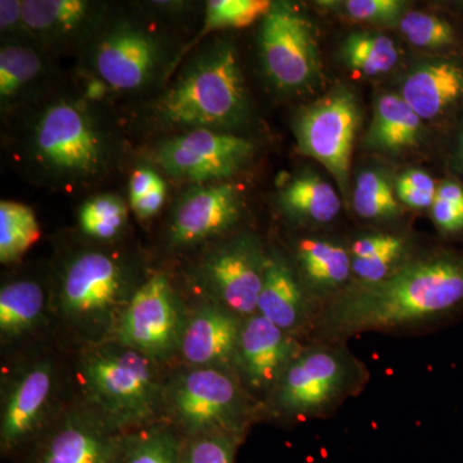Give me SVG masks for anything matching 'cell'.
Returning a JSON list of instances; mask_svg holds the SVG:
<instances>
[{
  "instance_id": "6da1fadb",
  "label": "cell",
  "mask_w": 463,
  "mask_h": 463,
  "mask_svg": "<svg viewBox=\"0 0 463 463\" xmlns=\"http://www.w3.org/2000/svg\"><path fill=\"white\" fill-rule=\"evenodd\" d=\"M463 303V252L440 251L402 265L383 281L337 298L326 326L336 335L429 321Z\"/></svg>"
},
{
  "instance_id": "7a4b0ae2",
  "label": "cell",
  "mask_w": 463,
  "mask_h": 463,
  "mask_svg": "<svg viewBox=\"0 0 463 463\" xmlns=\"http://www.w3.org/2000/svg\"><path fill=\"white\" fill-rule=\"evenodd\" d=\"M157 111L167 124L196 129L242 123L248 99L234 48L219 44L197 57L164 94Z\"/></svg>"
},
{
  "instance_id": "3957f363",
  "label": "cell",
  "mask_w": 463,
  "mask_h": 463,
  "mask_svg": "<svg viewBox=\"0 0 463 463\" xmlns=\"http://www.w3.org/2000/svg\"><path fill=\"white\" fill-rule=\"evenodd\" d=\"M80 377L96 413L118 431L148 422L165 394L154 359L120 343L90 350L81 361Z\"/></svg>"
},
{
  "instance_id": "277c9868",
  "label": "cell",
  "mask_w": 463,
  "mask_h": 463,
  "mask_svg": "<svg viewBox=\"0 0 463 463\" xmlns=\"http://www.w3.org/2000/svg\"><path fill=\"white\" fill-rule=\"evenodd\" d=\"M32 149L44 169L65 178H88L102 169L106 146L93 118L70 100L50 106L33 128Z\"/></svg>"
},
{
  "instance_id": "5b68a950",
  "label": "cell",
  "mask_w": 463,
  "mask_h": 463,
  "mask_svg": "<svg viewBox=\"0 0 463 463\" xmlns=\"http://www.w3.org/2000/svg\"><path fill=\"white\" fill-rule=\"evenodd\" d=\"M167 407L188 438L209 432L239 435L243 399L223 371L200 367L176 376L164 394Z\"/></svg>"
},
{
  "instance_id": "8992f818",
  "label": "cell",
  "mask_w": 463,
  "mask_h": 463,
  "mask_svg": "<svg viewBox=\"0 0 463 463\" xmlns=\"http://www.w3.org/2000/svg\"><path fill=\"white\" fill-rule=\"evenodd\" d=\"M185 322L169 279L156 274L134 292L121 310L116 336L118 343L156 362L181 347Z\"/></svg>"
},
{
  "instance_id": "52a82bcc",
  "label": "cell",
  "mask_w": 463,
  "mask_h": 463,
  "mask_svg": "<svg viewBox=\"0 0 463 463\" xmlns=\"http://www.w3.org/2000/svg\"><path fill=\"white\" fill-rule=\"evenodd\" d=\"M260 51L265 71L281 90L307 87L321 74L313 25L286 3L273 5L263 18Z\"/></svg>"
},
{
  "instance_id": "ba28073f",
  "label": "cell",
  "mask_w": 463,
  "mask_h": 463,
  "mask_svg": "<svg viewBox=\"0 0 463 463\" xmlns=\"http://www.w3.org/2000/svg\"><path fill=\"white\" fill-rule=\"evenodd\" d=\"M361 114L350 91L337 90L301 115L297 134L301 151L316 158L335 176L345 194L350 161Z\"/></svg>"
},
{
  "instance_id": "9c48e42d",
  "label": "cell",
  "mask_w": 463,
  "mask_h": 463,
  "mask_svg": "<svg viewBox=\"0 0 463 463\" xmlns=\"http://www.w3.org/2000/svg\"><path fill=\"white\" fill-rule=\"evenodd\" d=\"M254 154V145L233 134L196 129L161 143L155 160L174 178L203 183L239 172Z\"/></svg>"
},
{
  "instance_id": "30bf717a",
  "label": "cell",
  "mask_w": 463,
  "mask_h": 463,
  "mask_svg": "<svg viewBox=\"0 0 463 463\" xmlns=\"http://www.w3.org/2000/svg\"><path fill=\"white\" fill-rule=\"evenodd\" d=\"M125 288L127 279L118 261L103 252H84L63 274L61 309L75 322H109L124 300Z\"/></svg>"
},
{
  "instance_id": "8fae6325",
  "label": "cell",
  "mask_w": 463,
  "mask_h": 463,
  "mask_svg": "<svg viewBox=\"0 0 463 463\" xmlns=\"http://www.w3.org/2000/svg\"><path fill=\"white\" fill-rule=\"evenodd\" d=\"M125 435L99 413L72 411L35 441L27 463H120Z\"/></svg>"
},
{
  "instance_id": "7c38bea8",
  "label": "cell",
  "mask_w": 463,
  "mask_h": 463,
  "mask_svg": "<svg viewBox=\"0 0 463 463\" xmlns=\"http://www.w3.org/2000/svg\"><path fill=\"white\" fill-rule=\"evenodd\" d=\"M267 258L251 237H239L206 259L203 276L224 307L236 316L258 312Z\"/></svg>"
},
{
  "instance_id": "4fadbf2b",
  "label": "cell",
  "mask_w": 463,
  "mask_h": 463,
  "mask_svg": "<svg viewBox=\"0 0 463 463\" xmlns=\"http://www.w3.org/2000/svg\"><path fill=\"white\" fill-rule=\"evenodd\" d=\"M343 356L317 349L298 356L277 383V403L288 412L306 414L326 407L345 388Z\"/></svg>"
},
{
  "instance_id": "5bb4252c",
  "label": "cell",
  "mask_w": 463,
  "mask_h": 463,
  "mask_svg": "<svg viewBox=\"0 0 463 463\" xmlns=\"http://www.w3.org/2000/svg\"><path fill=\"white\" fill-rule=\"evenodd\" d=\"M156 41L138 27H116L99 43L94 63L99 79L118 90L147 84L158 63Z\"/></svg>"
},
{
  "instance_id": "9a60e30c",
  "label": "cell",
  "mask_w": 463,
  "mask_h": 463,
  "mask_svg": "<svg viewBox=\"0 0 463 463\" xmlns=\"http://www.w3.org/2000/svg\"><path fill=\"white\" fill-rule=\"evenodd\" d=\"M53 389V370L47 362L33 364L14 381L3 404L0 447L11 455L25 446L41 426Z\"/></svg>"
},
{
  "instance_id": "2e32d148",
  "label": "cell",
  "mask_w": 463,
  "mask_h": 463,
  "mask_svg": "<svg viewBox=\"0 0 463 463\" xmlns=\"http://www.w3.org/2000/svg\"><path fill=\"white\" fill-rule=\"evenodd\" d=\"M240 196L232 184L197 185L176 205L172 239L179 245H192L215 236L236 223Z\"/></svg>"
},
{
  "instance_id": "e0dca14e",
  "label": "cell",
  "mask_w": 463,
  "mask_h": 463,
  "mask_svg": "<svg viewBox=\"0 0 463 463\" xmlns=\"http://www.w3.org/2000/svg\"><path fill=\"white\" fill-rule=\"evenodd\" d=\"M294 350L282 328L258 315L241 327L234 359L252 386L269 388L279 383L294 361Z\"/></svg>"
},
{
  "instance_id": "ac0fdd59",
  "label": "cell",
  "mask_w": 463,
  "mask_h": 463,
  "mask_svg": "<svg viewBox=\"0 0 463 463\" xmlns=\"http://www.w3.org/2000/svg\"><path fill=\"white\" fill-rule=\"evenodd\" d=\"M402 99L421 118L434 120L463 108V60L439 58L405 78Z\"/></svg>"
},
{
  "instance_id": "d6986e66",
  "label": "cell",
  "mask_w": 463,
  "mask_h": 463,
  "mask_svg": "<svg viewBox=\"0 0 463 463\" xmlns=\"http://www.w3.org/2000/svg\"><path fill=\"white\" fill-rule=\"evenodd\" d=\"M241 327L227 307H201L185 322L179 349L188 364L199 367L225 364L236 355Z\"/></svg>"
},
{
  "instance_id": "ffe728a7",
  "label": "cell",
  "mask_w": 463,
  "mask_h": 463,
  "mask_svg": "<svg viewBox=\"0 0 463 463\" xmlns=\"http://www.w3.org/2000/svg\"><path fill=\"white\" fill-rule=\"evenodd\" d=\"M258 313L283 331L297 327L303 317V298L291 268L279 257L267 258Z\"/></svg>"
},
{
  "instance_id": "44dd1931",
  "label": "cell",
  "mask_w": 463,
  "mask_h": 463,
  "mask_svg": "<svg viewBox=\"0 0 463 463\" xmlns=\"http://www.w3.org/2000/svg\"><path fill=\"white\" fill-rule=\"evenodd\" d=\"M422 120L402 96L385 94L374 108L365 146L377 151H399L419 141Z\"/></svg>"
},
{
  "instance_id": "7402d4cb",
  "label": "cell",
  "mask_w": 463,
  "mask_h": 463,
  "mask_svg": "<svg viewBox=\"0 0 463 463\" xmlns=\"http://www.w3.org/2000/svg\"><path fill=\"white\" fill-rule=\"evenodd\" d=\"M283 206L292 214L316 223H328L339 215L341 201L330 183L321 176L304 174L282 192Z\"/></svg>"
},
{
  "instance_id": "603a6c76",
  "label": "cell",
  "mask_w": 463,
  "mask_h": 463,
  "mask_svg": "<svg viewBox=\"0 0 463 463\" xmlns=\"http://www.w3.org/2000/svg\"><path fill=\"white\" fill-rule=\"evenodd\" d=\"M298 259L307 279L316 288L334 289L352 273L349 254L330 241L307 239L298 243Z\"/></svg>"
},
{
  "instance_id": "cb8c5ba5",
  "label": "cell",
  "mask_w": 463,
  "mask_h": 463,
  "mask_svg": "<svg viewBox=\"0 0 463 463\" xmlns=\"http://www.w3.org/2000/svg\"><path fill=\"white\" fill-rule=\"evenodd\" d=\"M44 292L33 281H16L0 291V331L17 337L32 330L42 317Z\"/></svg>"
},
{
  "instance_id": "d4e9b609",
  "label": "cell",
  "mask_w": 463,
  "mask_h": 463,
  "mask_svg": "<svg viewBox=\"0 0 463 463\" xmlns=\"http://www.w3.org/2000/svg\"><path fill=\"white\" fill-rule=\"evenodd\" d=\"M91 5L85 0H26L23 23L27 29L44 35L75 32L90 17Z\"/></svg>"
},
{
  "instance_id": "484cf974",
  "label": "cell",
  "mask_w": 463,
  "mask_h": 463,
  "mask_svg": "<svg viewBox=\"0 0 463 463\" xmlns=\"http://www.w3.org/2000/svg\"><path fill=\"white\" fill-rule=\"evenodd\" d=\"M41 239L33 209L14 201L0 203V261L14 263Z\"/></svg>"
},
{
  "instance_id": "4316f807",
  "label": "cell",
  "mask_w": 463,
  "mask_h": 463,
  "mask_svg": "<svg viewBox=\"0 0 463 463\" xmlns=\"http://www.w3.org/2000/svg\"><path fill=\"white\" fill-rule=\"evenodd\" d=\"M341 51L350 69L367 76L389 72L399 60L395 43L379 33H350Z\"/></svg>"
},
{
  "instance_id": "83f0119b",
  "label": "cell",
  "mask_w": 463,
  "mask_h": 463,
  "mask_svg": "<svg viewBox=\"0 0 463 463\" xmlns=\"http://www.w3.org/2000/svg\"><path fill=\"white\" fill-rule=\"evenodd\" d=\"M182 444L164 426L125 435L120 463H182Z\"/></svg>"
},
{
  "instance_id": "f1b7e54d",
  "label": "cell",
  "mask_w": 463,
  "mask_h": 463,
  "mask_svg": "<svg viewBox=\"0 0 463 463\" xmlns=\"http://www.w3.org/2000/svg\"><path fill=\"white\" fill-rule=\"evenodd\" d=\"M401 29L413 45L426 50L453 51L462 45V35L450 21L425 12L405 14Z\"/></svg>"
},
{
  "instance_id": "f546056e",
  "label": "cell",
  "mask_w": 463,
  "mask_h": 463,
  "mask_svg": "<svg viewBox=\"0 0 463 463\" xmlns=\"http://www.w3.org/2000/svg\"><path fill=\"white\" fill-rule=\"evenodd\" d=\"M353 206L365 219L392 218L401 212L394 190L383 173L364 172L356 181Z\"/></svg>"
},
{
  "instance_id": "4dcf8cb0",
  "label": "cell",
  "mask_w": 463,
  "mask_h": 463,
  "mask_svg": "<svg viewBox=\"0 0 463 463\" xmlns=\"http://www.w3.org/2000/svg\"><path fill=\"white\" fill-rule=\"evenodd\" d=\"M273 3L268 0H212L207 2L203 35L215 30L241 29L267 16Z\"/></svg>"
},
{
  "instance_id": "1f68e13d",
  "label": "cell",
  "mask_w": 463,
  "mask_h": 463,
  "mask_svg": "<svg viewBox=\"0 0 463 463\" xmlns=\"http://www.w3.org/2000/svg\"><path fill=\"white\" fill-rule=\"evenodd\" d=\"M42 70L36 52L21 45H5L0 51V97L8 99L33 81Z\"/></svg>"
},
{
  "instance_id": "d6a6232c",
  "label": "cell",
  "mask_w": 463,
  "mask_h": 463,
  "mask_svg": "<svg viewBox=\"0 0 463 463\" xmlns=\"http://www.w3.org/2000/svg\"><path fill=\"white\" fill-rule=\"evenodd\" d=\"M127 214L123 200L105 194L85 203L79 214V221L81 230L88 236L109 240L123 230Z\"/></svg>"
},
{
  "instance_id": "836d02e7",
  "label": "cell",
  "mask_w": 463,
  "mask_h": 463,
  "mask_svg": "<svg viewBox=\"0 0 463 463\" xmlns=\"http://www.w3.org/2000/svg\"><path fill=\"white\" fill-rule=\"evenodd\" d=\"M239 435L209 432L182 444V463H234Z\"/></svg>"
},
{
  "instance_id": "e575fe53",
  "label": "cell",
  "mask_w": 463,
  "mask_h": 463,
  "mask_svg": "<svg viewBox=\"0 0 463 463\" xmlns=\"http://www.w3.org/2000/svg\"><path fill=\"white\" fill-rule=\"evenodd\" d=\"M431 215L439 230L456 234L463 232V185L447 181L441 183L431 206Z\"/></svg>"
},
{
  "instance_id": "d590c367",
  "label": "cell",
  "mask_w": 463,
  "mask_h": 463,
  "mask_svg": "<svg viewBox=\"0 0 463 463\" xmlns=\"http://www.w3.org/2000/svg\"><path fill=\"white\" fill-rule=\"evenodd\" d=\"M404 248L389 250L371 258H353L352 273L361 285H373L385 279L395 270V264L403 255Z\"/></svg>"
},
{
  "instance_id": "8d00e7d4",
  "label": "cell",
  "mask_w": 463,
  "mask_h": 463,
  "mask_svg": "<svg viewBox=\"0 0 463 463\" xmlns=\"http://www.w3.org/2000/svg\"><path fill=\"white\" fill-rule=\"evenodd\" d=\"M405 3L401 0H349L345 9L349 17L364 23H392L401 16Z\"/></svg>"
},
{
  "instance_id": "74e56055",
  "label": "cell",
  "mask_w": 463,
  "mask_h": 463,
  "mask_svg": "<svg viewBox=\"0 0 463 463\" xmlns=\"http://www.w3.org/2000/svg\"><path fill=\"white\" fill-rule=\"evenodd\" d=\"M404 248L403 240L395 236H368L356 240L352 246L353 258H371L383 254L389 250Z\"/></svg>"
},
{
  "instance_id": "f35d334b",
  "label": "cell",
  "mask_w": 463,
  "mask_h": 463,
  "mask_svg": "<svg viewBox=\"0 0 463 463\" xmlns=\"http://www.w3.org/2000/svg\"><path fill=\"white\" fill-rule=\"evenodd\" d=\"M163 183V179L154 170L147 169V167H139L132 174V178H130V203L147 196Z\"/></svg>"
},
{
  "instance_id": "ab89813d",
  "label": "cell",
  "mask_w": 463,
  "mask_h": 463,
  "mask_svg": "<svg viewBox=\"0 0 463 463\" xmlns=\"http://www.w3.org/2000/svg\"><path fill=\"white\" fill-rule=\"evenodd\" d=\"M166 185L165 183L155 188L147 196L142 197L141 200L130 203L133 212L141 219H148L156 215L165 203Z\"/></svg>"
},
{
  "instance_id": "60d3db41",
  "label": "cell",
  "mask_w": 463,
  "mask_h": 463,
  "mask_svg": "<svg viewBox=\"0 0 463 463\" xmlns=\"http://www.w3.org/2000/svg\"><path fill=\"white\" fill-rule=\"evenodd\" d=\"M23 23V2L20 0H2L0 2V29L2 32L16 29Z\"/></svg>"
},
{
  "instance_id": "b9f144b4",
  "label": "cell",
  "mask_w": 463,
  "mask_h": 463,
  "mask_svg": "<svg viewBox=\"0 0 463 463\" xmlns=\"http://www.w3.org/2000/svg\"><path fill=\"white\" fill-rule=\"evenodd\" d=\"M398 199L413 209H426L434 203L437 192L416 190V188L397 185Z\"/></svg>"
},
{
  "instance_id": "7bdbcfd3",
  "label": "cell",
  "mask_w": 463,
  "mask_h": 463,
  "mask_svg": "<svg viewBox=\"0 0 463 463\" xmlns=\"http://www.w3.org/2000/svg\"><path fill=\"white\" fill-rule=\"evenodd\" d=\"M397 185L428 192H437L438 190L434 179L422 170H408V172L402 174L399 176Z\"/></svg>"
},
{
  "instance_id": "ee69618b",
  "label": "cell",
  "mask_w": 463,
  "mask_h": 463,
  "mask_svg": "<svg viewBox=\"0 0 463 463\" xmlns=\"http://www.w3.org/2000/svg\"><path fill=\"white\" fill-rule=\"evenodd\" d=\"M453 165L463 175V124L458 128L453 147Z\"/></svg>"
},
{
  "instance_id": "f6af8a7d",
  "label": "cell",
  "mask_w": 463,
  "mask_h": 463,
  "mask_svg": "<svg viewBox=\"0 0 463 463\" xmlns=\"http://www.w3.org/2000/svg\"><path fill=\"white\" fill-rule=\"evenodd\" d=\"M106 88H108V84H106L105 81L100 80V79L99 80L91 81V83L88 84V99H102V97L105 96Z\"/></svg>"
}]
</instances>
